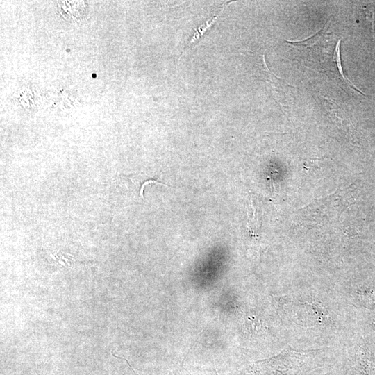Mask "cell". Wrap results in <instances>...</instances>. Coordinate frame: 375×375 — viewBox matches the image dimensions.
I'll return each instance as SVG.
<instances>
[{
	"label": "cell",
	"instance_id": "cell-1",
	"mask_svg": "<svg viewBox=\"0 0 375 375\" xmlns=\"http://www.w3.org/2000/svg\"><path fill=\"white\" fill-rule=\"evenodd\" d=\"M123 359L126 361V362L127 364V367H128V370H129V372H127L128 375H139L133 370V369L132 368V367L129 364L128 361L124 358H123Z\"/></svg>",
	"mask_w": 375,
	"mask_h": 375
},
{
	"label": "cell",
	"instance_id": "cell-2",
	"mask_svg": "<svg viewBox=\"0 0 375 375\" xmlns=\"http://www.w3.org/2000/svg\"><path fill=\"white\" fill-rule=\"evenodd\" d=\"M215 375H218V374H217V372H215Z\"/></svg>",
	"mask_w": 375,
	"mask_h": 375
}]
</instances>
